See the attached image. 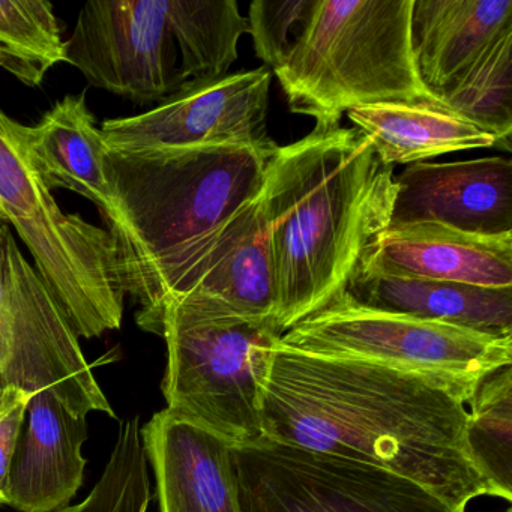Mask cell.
I'll return each mask as SVG.
<instances>
[{"label": "cell", "instance_id": "cell-1", "mask_svg": "<svg viewBox=\"0 0 512 512\" xmlns=\"http://www.w3.org/2000/svg\"><path fill=\"white\" fill-rule=\"evenodd\" d=\"M464 403L428 377L278 341L263 389L262 437L389 470L466 512L488 490L467 455Z\"/></svg>", "mask_w": 512, "mask_h": 512}, {"label": "cell", "instance_id": "cell-2", "mask_svg": "<svg viewBox=\"0 0 512 512\" xmlns=\"http://www.w3.org/2000/svg\"><path fill=\"white\" fill-rule=\"evenodd\" d=\"M397 181L355 128L278 146L263 182L281 334L343 295L391 226Z\"/></svg>", "mask_w": 512, "mask_h": 512}, {"label": "cell", "instance_id": "cell-3", "mask_svg": "<svg viewBox=\"0 0 512 512\" xmlns=\"http://www.w3.org/2000/svg\"><path fill=\"white\" fill-rule=\"evenodd\" d=\"M278 146L223 145L148 154L107 151L125 295L139 311L157 307L194 250L262 193Z\"/></svg>", "mask_w": 512, "mask_h": 512}, {"label": "cell", "instance_id": "cell-4", "mask_svg": "<svg viewBox=\"0 0 512 512\" xmlns=\"http://www.w3.org/2000/svg\"><path fill=\"white\" fill-rule=\"evenodd\" d=\"M412 7L413 0H317L301 40L274 71L290 110L317 127H338L353 107H437L413 59Z\"/></svg>", "mask_w": 512, "mask_h": 512}, {"label": "cell", "instance_id": "cell-5", "mask_svg": "<svg viewBox=\"0 0 512 512\" xmlns=\"http://www.w3.org/2000/svg\"><path fill=\"white\" fill-rule=\"evenodd\" d=\"M140 328L167 344V410L232 446L262 437L263 389L281 331L212 299H170L137 313Z\"/></svg>", "mask_w": 512, "mask_h": 512}, {"label": "cell", "instance_id": "cell-6", "mask_svg": "<svg viewBox=\"0 0 512 512\" xmlns=\"http://www.w3.org/2000/svg\"><path fill=\"white\" fill-rule=\"evenodd\" d=\"M0 215L11 223L77 337L121 328L125 290L109 230L56 202L29 157L25 125L0 109Z\"/></svg>", "mask_w": 512, "mask_h": 512}, {"label": "cell", "instance_id": "cell-7", "mask_svg": "<svg viewBox=\"0 0 512 512\" xmlns=\"http://www.w3.org/2000/svg\"><path fill=\"white\" fill-rule=\"evenodd\" d=\"M280 344L419 374L449 386L466 403L482 380L512 364V337L371 310L344 293L284 332Z\"/></svg>", "mask_w": 512, "mask_h": 512}, {"label": "cell", "instance_id": "cell-8", "mask_svg": "<svg viewBox=\"0 0 512 512\" xmlns=\"http://www.w3.org/2000/svg\"><path fill=\"white\" fill-rule=\"evenodd\" d=\"M230 457L241 512H460L397 473L268 437Z\"/></svg>", "mask_w": 512, "mask_h": 512}, {"label": "cell", "instance_id": "cell-9", "mask_svg": "<svg viewBox=\"0 0 512 512\" xmlns=\"http://www.w3.org/2000/svg\"><path fill=\"white\" fill-rule=\"evenodd\" d=\"M65 62L94 88L137 104L181 91V61L166 0H92L80 10Z\"/></svg>", "mask_w": 512, "mask_h": 512}, {"label": "cell", "instance_id": "cell-10", "mask_svg": "<svg viewBox=\"0 0 512 512\" xmlns=\"http://www.w3.org/2000/svg\"><path fill=\"white\" fill-rule=\"evenodd\" d=\"M266 68L242 71L181 89L155 109L100 127L115 154H148L223 145H266L269 88Z\"/></svg>", "mask_w": 512, "mask_h": 512}, {"label": "cell", "instance_id": "cell-11", "mask_svg": "<svg viewBox=\"0 0 512 512\" xmlns=\"http://www.w3.org/2000/svg\"><path fill=\"white\" fill-rule=\"evenodd\" d=\"M13 353L0 376L5 389L38 392L49 389L74 412L92 410L116 418L106 395L95 380L74 329L34 265L26 260L10 229L5 233Z\"/></svg>", "mask_w": 512, "mask_h": 512}, {"label": "cell", "instance_id": "cell-12", "mask_svg": "<svg viewBox=\"0 0 512 512\" xmlns=\"http://www.w3.org/2000/svg\"><path fill=\"white\" fill-rule=\"evenodd\" d=\"M395 181L389 229L437 223L476 235H512L509 158L413 163Z\"/></svg>", "mask_w": 512, "mask_h": 512}, {"label": "cell", "instance_id": "cell-13", "mask_svg": "<svg viewBox=\"0 0 512 512\" xmlns=\"http://www.w3.org/2000/svg\"><path fill=\"white\" fill-rule=\"evenodd\" d=\"M187 296L212 299L244 316L275 322L274 260L260 196L191 253L157 307L139 313Z\"/></svg>", "mask_w": 512, "mask_h": 512}, {"label": "cell", "instance_id": "cell-14", "mask_svg": "<svg viewBox=\"0 0 512 512\" xmlns=\"http://www.w3.org/2000/svg\"><path fill=\"white\" fill-rule=\"evenodd\" d=\"M88 439L86 415L49 389L29 398L8 472V505L22 512H55L82 487Z\"/></svg>", "mask_w": 512, "mask_h": 512}, {"label": "cell", "instance_id": "cell-15", "mask_svg": "<svg viewBox=\"0 0 512 512\" xmlns=\"http://www.w3.org/2000/svg\"><path fill=\"white\" fill-rule=\"evenodd\" d=\"M140 433L160 512H241L229 442L167 409Z\"/></svg>", "mask_w": 512, "mask_h": 512}, {"label": "cell", "instance_id": "cell-16", "mask_svg": "<svg viewBox=\"0 0 512 512\" xmlns=\"http://www.w3.org/2000/svg\"><path fill=\"white\" fill-rule=\"evenodd\" d=\"M362 271L392 277L512 287V235L485 236L437 223L383 233Z\"/></svg>", "mask_w": 512, "mask_h": 512}, {"label": "cell", "instance_id": "cell-17", "mask_svg": "<svg viewBox=\"0 0 512 512\" xmlns=\"http://www.w3.org/2000/svg\"><path fill=\"white\" fill-rule=\"evenodd\" d=\"M344 295L371 310L512 337V287L493 289L362 271Z\"/></svg>", "mask_w": 512, "mask_h": 512}, {"label": "cell", "instance_id": "cell-18", "mask_svg": "<svg viewBox=\"0 0 512 512\" xmlns=\"http://www.w3.org/2000/svg\"><path fill=\"white\" fill-rule=\"evenodd\" d=\"M29 157L50 191L64 188L85 197L104 223L115 218L106 172V143L85 94L59 100L35 127H25Z\"/></svg>", "mask_w": 512, "mask_h": 512}, {"label": "cell", "instance_id": "cell-19", "mask_svg": "<svg viewBox=\"0 0 512 512\" xmlns=\"http://www.w3.org/2000/svg\"><path fill=\"white\" fill-rule=\"evenodd\" d=\"M512 29V0H413L412 52L436 95Z\"/></svg>", "mask_w": 512, "mask_h": 512}, {"label": "cell", "instance_id": "cell-20", "mask_svg": "<svg viewBox=\"0 0 512 512\" xmlns=\"http://www.w3.org/2000/svg\"><path fill=\"white\" fill-rule=\"evenodd\" d=\"M347 116L386 166L422 163L449 152L496 146L493 136L439 107L374 104L353 107Z\"/></svg>", "mask_w": 512, "mask_h": 512}, {"label": "cell", "instance_id": "cell-21", "mask_svg": "<svg viewBox=\"0 0 512 512\" xmlns=\"http://www.w3.org/2000/svg\"><path fill=\"white\" fill-rule=\"evenodd\" d=\"M167 20L178 46L182 89L226 76L248 20L235 0H166Z\"/></svg>", "mask_w": 512, "mask_h": 512}, {"label": "cell", "instance_id": "cell-22", "mask_svg": "<svg viewBox=\"0 0 512 512\" xmlns=\"http://www.w3.org/2000/svg\"><path fill=\"white\" fill-rule=\"evenodd\" d=\"M512 29L497 38L473 64L437 92V107L496 140L511 151L512 133Z\"/></svg>", "mask_w": 512, "mask_h": 512}, {"label": "cell", "instance_id": "cell-23", "mask_svg": "<svg viewBox=\"0 0 512 512\" xmlns=\"http://www.w3.org/2000/svg\"><path fill=\"white\" fill-rule=\"evenodd\" d=\"M467 403L466 448L488 496L512 500V365L482 380Z\"/></svg>", "mask_w": 512, "mask_h": 512}, {"label": "cell", "instance_id": "cell-24", "mask_svg": "<svg viewBox=\"0 0 512 512\" xmlns=\"http://www.w3.org/2000/svg\"><path fill=\"white\" fill-rule=\"evenodd\" d=\"M65 62V41L53 5L44 0H0V68L29 88Z\"/></svg>", "mask_w": 512, "mask_h": 512}, {"label": "cell", "instance_id": "cell-25", "mask_svg": "<svg viewBox=\"0 0 512 512\" xmlns=\"http://www.w3.org/2000/svg\"><path fill=\"white\" fill-rule=\"evenodd\" d=\"M151 481L139 416L122 422L109 463L79 505L55 512H148Z\"/></svg>", "mask_w": 512, "mask_h": 512}, {"label": "cell", "instance_id": "cell-26", "mask_svg": "<svg viewBox=\"0 0 512 512\" xmlns=\"http://www.w3.org/2000/svg\"><path fill=\"white\" fill-rule=\"evenodd\" d=\"M317 0H256L248 14V34L256 55L277 70L301 40Z\"/></svg>", "mask_w": 512, "mask_h": 512}, {"label": "cell", "instance_id": "cell-27", "mask_svg": "<svg viewBox=\"0 0 512 512\" xmlns=\"http://www.w3.org/2000/svg\"><path fill=\"white\" fill-rule=\"evenodd\" d=\"M32 394L34 392L8 388L0 395V505L8 503L7 481L11 457Z\"/></svg>", "mask_w": 512, "mask_h": 512}, {"label": "cell", "instance_id": "cell-28", "mask_svg": "<svg viewBox=\"0 0 512 512\" xmlns=\"http://www.w3.org/2000/svg\"><path fill=\"white\" fill-rule=\"evenodd\" d=\"M8 224L0 226V376L7 370L13 353V316H11L10 289H8L5 233Z\"/></svg>", "mask_w": 512, "mask_h": 512}, {"label": "cell", "instance_id": "cell-29", "mask_svg": "<svg viewBox=\"0 0 512 512\" xmlns=\"http://www.w3.org/2000/svg\"><path fill=\"white\" fill-rule=\"evenodd\" d=\"M4 224H7V223H5L4 218H2V215H0V226H4Z\"/></svg>", "mask_w": 512, "mask_h": 512}, {"label": "cell", "instance_id": "cell-30", "mask_svg": "<svg viewBox=\"0 0 512 512\" xmlns=\"http://www.w3.org/2000/svg\"><path fill=\"white\" fill-rule=\"evenodd\" d=\"M505 512H512V509H511V508L506 509V511H505Z\"/></svg>", "mask_w": 512, "mask_h": 512}]
</instances>
